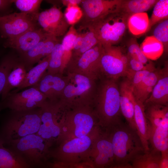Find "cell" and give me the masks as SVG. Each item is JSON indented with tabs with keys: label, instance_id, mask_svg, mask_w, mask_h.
<instances>
[{
	"label": "cell",
	"instance_id": "obj_18",
	"mask_svg": "<svg viewBox=\"0 0 168 168\" xmlns=\"http://www.w3.org/2000/svg\"><path fill=\"white\" fill-rule=\"evenodd\" d=\"M67 76L51 74L46 72L39 82L34 86L51 101H58L68 82Z\"/></svg>",
	"mask_w": 168,
	"mask_h": 168
},
{
	"label": "cell",
	"instance_id": "obj_19",
	"mask_svg": "<svg viewBox=\"0 0 168 168\" xmlns=\"http://www.w3.org/2000/svg\"><path fill=\"white\" fill-rule=\"evenodd\" d=\"M119 89L122 115L126 119L127 124L136 131L134 119V97L129 80L127 78L122 82Z\"/></svg>",
	"mask_w": 168,
	"mask_h": 168
},
{
	"label": "cell",
	"instance_id": "obj_8",
	"mask_svg": "<svg viewBox=\"0 0 168 168\" xmlns=\"http://www.w3.org/2000/svg\"><path fill=\"white\" fill-rule=\"evenodd\" d=\"M68 110L66 111L63 124V140L67 138L86 136L100 126L91 106Z\"/></svg>",
	"mask_w": 168,
	"mask_h": 168
},
{
	"label": "cell",
	"instance_id": "obj_39",
	"mask_svg": "<svg viewBox=\"0 0 168 168\" xmlns=\"http://www.w3.org/2000/svg\"><path fill=\"white\" fill-rule=\"evenodd\" d=\"M153 36L163 44L164 51L167 52L168 46V19L159 22L155 28Z\"/></svg>",
	"mask_w": 168,
	"mask_h": 168
},
{
	"label": "cell",
	"instance_id": "obj_41",
	"mask_svg": "<svg viewBox=\"0 0 168 168\" xmlns=\"http://www.w3.org/2000/svg\"><path fill=\"white\" fill-rule=\"evenodd\" d=\"M128 58L127 70L128 79H130L136 72L154 68L152 66H147L127 54Z\"/></svg>",
	"mask_w": 168,
	"mask_h": 168
},
{
	"label": "cell",
	"instance_id": "obj_22",
	"mask_svg": "<svg viewBox=\"0 0 168 168\" xmlns=\"http://www.w3.org/2000/svg\"><path fill=\"white\" fill-rule=\"evenodd\" d=\"M149 128L161 127L168 129V106L144 105Z\"/></svg>",
	"mask_w": 168,
	"mask_h": 168
},
{
	"label": "cell",
	"instance_id": "obj_15",
	"mask_svg": "<svg viewBox=\"0 0 168 168\" xmlns=\"http://www.w3.org/2000/svg\"><path fill=\"white\" fill-rule=\"evenodd\" d=\"M35 17L38 25L44 32L57 37L66 34L70 26L60 9L55 5L39 12Z\"/></svg>",
	"mask_w": 168,
	"mask_h": 168
},
{
	"label": "cell",
	"instance_id": "obj_26",
	"mask_svg": "<svg viewBox=\"0 0 168 168\" xmlns=\"http://www.w3.org/2000/svg\"><path fill=\"white\" fill-rule=\"evenodd\" d=\"M161 152L150 147L130 163L133 168H159Z\"/></svg>",
	"mask_w": 168,
	"mask_h": 168
},
{
	"label": "cell",
	"instance_id": "obj_47",
	"mask_svg": "<svg viewBox=\"0 0 168 168\" xmlns=\"http://www.w3.org/2000/svg\"><path fill=\"white\" fill-rule=\"evenodd\" d=\"M103 168H133V167L130 163H128L123 165H114Z\"/></svg>",
	"mask_w": 168,
	"mask_h": 168
},
{
	"label": "cell",
	"instance_id": "obj_28",
	"mask_svg": "<svg viewBox=\"0 0 168 168\" xmlns=\"http://www.w3.org/2000/svg\"><path fill=\"white\" fill-rule=\"evenodd\" d=\"M157 0H123L119 11L128 16L144 12L154 6Z\"/></svg>",
	"mask_w": 168,
	"mask_h": 168
},
{
	"label": "cell",
	"instance_id": "obj_45",
	"mask_svg": "<svg viewBox=\"0 0 168 168\" xmlns=\"http://www.w3.org/2000/svg\"><path fill=\"white\" fill-rule=\"evenodd\" d=\"M159 168H168V150L161 152Z\"/></svg>",
	"mask_w": 168,
	"mask_h": 168
},
{
	"label": "cell",
	"instance_id": "obj_25",
	"mask_svg": "<svg viewBox=\"0 0 168 168\" xmlns=\"http://www.w3.org/2000/svg\"><path fill=\"white\" fill-rule=\"evenodd\" d=\"M27 72L24 63L19 59L8 76L5 86L1 94V100L4 99L12 89L16 88L22 84Z\"/></svg>",
	"mask_w": 168,
	"mask_h": 168
},
{
	"label": "cell",
	"instance_id": "obj_46",
	"mask_svg": "<svg viewBox=\"0 0 168 168\" xmlns=\"http://www.w3.org/2000/svg\"><path fill=\"white\" fill-rule=\"evenodd\" d=\"M83 0H61V4L66 7L71 6L78 5L81 4Z\"/></svg>",
	"mask_w": 168,
	"mask_h": 168
},
{
	"label": "cell",
	"instance_id": "obj_11",
	"mask_svg": "<svg viewBox=\"0 0 168 168\" xmlns=\"http://www.w3.org/2000/svg\"><path fill=\"white\" fill-rule=\"evenodd\" d=\"M47 99L45 96L35 86L19 92L11 91L0 101V111L6 108L21 111L40 108Z\"/></svg>",
	"mask_w": 168,
	"mask_h": 168
},
{
	"label": "cell",
	"instance_id": "obj_27",
	"mask_svg": "<svg viewBox=\"0 0 168 168\" xmlns=\"http://www.w3.org/2000/svg\"><path fill=\"white\" fill-rule=\"evenodd\" d=\"M160 70L155 68L145 77L136 94L133 95L136 99L144 104L151 94L159 78Z\"/></svg>",
	"mask_w": 168,
	"mask_h": 168
},
{
	"label": "cell",
	"instance_id": "obj_44",
	"mask_svg": "<svg viewBox=\"0 0 168 168\" xmlns=\"http://www.w3.org/2000/svg\"><path fill=\"white\" fill-rule=\"evenodd\" d=\"M77 36L73 45L72 53L77 51L81 47L85 33L78 32Z\"/></svg>",
	"mask_w": 168,
	"mask_h": 168
},
{
	"label": "cell",
	"instance_id": "obj_24",
	"mask_svg": "<svg viewBox=\"0 0 168 168\" xmlns=\"http://www.w3.org/2000/svg\"><path fill=\"white\" fill-rule=\"evenodd\" d=\"M50 54L43 58L35 66L29 70L27 72L22 84L11 91L18 92L23 88L28 86H32L37 84L47 71L50 59Z\"/></svg>",
	"mask_w": 168,
	"mask_h": 168
},
{
	"label": "cell",
	"instance_id": "obj_34",
	"mask_svg": "<svg viewBox=\"0 0 168 168\" xmlns=\"http://www.w3.org/2000/svg\"><path fill=\"white\" fill-rule=\"evenodd\" d=\"M63 50L59 42L55 46L50 54V59L47 72L51 74H63L62 71Z\"/></svg>",
	"mask_w": 168,
	"mask_h": 168
},
{
	"label": "cell",
	"instance_id": "obj_4",
	"mask_svg": "<svg viewBox=\"0 0 168 168\" xmlns=\"http://www.w3.org/2000/svg\"><path fill=\"white\" fill-rule=\"evenodd\" d=\"M68 81L59 100L68 109L91 106L97 87L96 81L84 75L67 72Z\"/></svg>",
	"mask_w": 168,
	"mask_h": 168
},
{
	"label": "cell",
	"instance_id": "obj_48",
	"mask_svg": "<svg viewBox=\"0 0 168 168\" xmlns=\"http://www.w3.org/2000/svg\"><path fill=\"white\" fill-rule=\"evenodd\" d=\"M3 53L2 50H0V58L2 56Z\"/></svg>",
	"mask_w": 168,
	"mask_h": 168
},
{
	"label": "cell",
	"instance_id": "obj_7",
	"mask_svg": "<svg viewBox=\"0 0 168 168\" xmlns=\"http://www.w3.org/2000/svg\"><path fill=\"white\" fill-rule=\"evenodd\" d=\"M129 16L120 12L112 13L93 22L86 29L93 30L103 47L114 45L124 35Z\"/></svg>",
	"mask_w": 168,
	"mask_h": 168
},
{
	"label": "cell",
	"instance_id": "obj_30",
	"mask_svg": "<svg viewBox=\"0 0 168 168\" xmlns=\"http://www.w3.org/2000/svg\"><path fill=\"white\" fill-rule=\"evenodd\" d=\"M142 51L148 59L155 60L162 55L164 48L162 43L153 35L145 39L140 46Z\"/></svg>",
	"mask_w": 168,
	"mask_h": 168
},
{
	"label": "cell",
	"instance_id": "obj_35",
	"mask_svg": "<svg viewBox=\"0 0 168 168\" xmlns=\"http://www.w3.org/2000/svg\"><path fill=\"white\" fill-rule=\"evenodd\" d=\"M152 16L149 19V30L154 25L168 17V0H158L155 4Z\"/></svg>",
	"mask_w": 168,
	"mask_h": 168
},
{
	"label": "cell",
	"instance_id": "obj_31",
	"mask_svg": "<svg viewBox=\"0 0 168 168\" xmlns=\"http://www.w3.org/2000/svg\"><path fill=\"white\" fill-rule=\"evenodd\" d=\"M150 147L160 152L168 150V129L157 128L150 130Z\"/></svg>",
	"mask_w": 168,
	"mask_h": 168
},
{
	"label": "cell",
	"instance_id": "obj_5",
	"mask_svg": "<svg viewBox=\"0 0 168 168\" xmlns=\"http://www.w3.org/2000/svg\"><path fill=\"white\" fill-rule=\"evenodd\" d=\"M41 121L37 134L51 147L62 140L66 109L59 101L47 99L40 107Z\"/></svg>",
	"mask_w": 168,
	"mask_h": 168
},
{
	"label": "cell",
	"instance_id": "obj_40",
	"mask_svg": "<svg viewBox=\"0 0 168 168\" xmlns=\"http://www.w3.org/2000/svg\"><path fill=\"white\" fill-rule=\"evenodd\" d=\"M63 14L67 21L71 26L78 23L83 14L81 8L78 5H75L67 7Z\"/></svg>",
	"mask_w": 168,
	"mask_h": 168
},
{
	"label": "cell",
	"instance_id": "obj_14",
	"mask_svg": "<svg viewBox=\"0 0 168 168\" xmlns=\"http://www.w3.org/2000/svg\"><path fill=\"white\" fill-rule=\"evenodd\" d=\"M38 26L34 16L30 14L15 12L0 16V35L6 40L16 37Z\"/></svg>",
	"mask_w": 168,
	"mask_h": 168
},
{
	"label": "cell",
	"instance_id": "obj_16",
	"mask_svg": "<svg viewBox=\"0 0 168 168\" xmlns=\"http://www.w3.org/2000/svg\"><path fill=\"white\" fill-rule=\"evenodd\" d=\"M88 159L95 168H103L114 165L112 143L105 130L104 132L101 131L96 139Z\"/></svg>",
	"mask_w": 168,
	"mask_h": 168
},
{
	"label": "cell",
	"instance_id": "obj_36",
	"mask_svg": "<svg viewBox=\"0 0 168 168\" xmlns=\"http://www.w3.org/2000/svg\"><path fill=\"white\" fill-rule=\"evenodd\" d=\"M87 29V31L85 33L80 48L77 51L72 54L70 59H74L79 57L100 43L93 30L90 28Z\"/></svg>",
	"mask_w": 168,
	"mask_h": 168
},
{
	"label": "cell",
	"instance_id": "obj_10",
	"mask_svg": "<svg viewBox=\"0 0 168 168\" xmlns=\"http://www.w3.org/2000/svg\"><path fill=\"white\" fill-rule=\"evenodd\" d=\"M103 51V47L100 43L79 57L70 59L64 70L82 74L96 81L100 79V60Z\"/></svg>",
	"mask_w": 168,
	"mask_h": 168
},
{
	"label": "cell",
	"instance_id": "obj_23",
	"mask_svg": "<svg viewBox=\"0 0 168 168\" xmlns=\"http://www.w3.org/2000/svg\"><path fill=\"white\" fill-rule=\"evenodd\" d=\"M0 168H30L15 151L6 146L0 138Z\"/></svg>",
	"mask_w": 168,
	"mask_h": 168
},
{
	"label": "cell",
	"instance_id": "obj_13",
	"mask_svg": "<svg viewBox=\"0 0 168 168\" xmlns=\"http://www.w3.org/2000/svg\"><path fill=\"white\" fill-rule=\"evenodd\" d=\"M128 61L127 54L121 48L114 45L103 47L100 60L101 76L116 80L127 77Z\"/></svg>",
	"mask_w": 168,
	"mask_h": 168
},
{
	"label": "cell",
	"instance_id": "obj_21",
	"mask_svg": "<svg viewBox=\"0 0 168 168\" xmlns=\"http://www.w3.org/2000/svg\"><path fill=\"white\" fill-rule=\"evenodd\" d=\"M134 119L137 133L146 151L150 149L149 143V126L145 112L143 103L134 98Z\"/></svg>",
	"mask_w": 168,
	"mask_h": 168
},
{
	"label": "cell",
	"instance_id": "obj_42",
	"mask_svg": "<svg viewBox=\"0 0 168 168\" xmlns=\"http://www.w3.org/2000/svg\"><path fill=\"white\" fill-rule=\"evenodd\" d=\"M50 168H95L89 161L78 162L65 163L55 161L49 164Z\"/></svg>",
	"mask_w": 168,
	"mask_h": 168
},
{
	"label": "cell",
	"instance_id": "obj_43",
	"mask_svg": "<svg viewBox=\"0 0 168 168\" xmlns=\"http://www.w3.org/2000/svg\"><path fill=\"white\" fill-rule=\"evenodd\" d=\"M14 0H0V16L8 14Z\"/></svg>",
	"mask_w": 168,
	"mask_h": 168
},
{
	"label": "cell",
	"instance_id": "obj_1",
	"mask_svg": "<svg viewBox=\"0 0 168 168\" xmlns=\"http://www.w3.org/2000/svg\"><path fill=\"white\" fill-rule=\"evenodd\" d=\"M102 79L97 85L91 106L98 120L99 125L105 129L122 121V115L117 80Z\"/></svg>",
	"mask_w": 168,
	"mask_h": 168
},
{
	"label": "cell",
	"instance_id": "obj_2",
	"mask_svg": "<svg viewBox=\"0 0 168 168\" xmlns=\"http://www.w3.org/2000/svg\"><path fill=\"white\" fill-rule=\"evenodd\" d=\"M105 129L112 143L114 165L130 163L145 152L137 131L127 123L122 121Z\"/></svg>",
	"mask_w": 168,
	"mask_h": 168
},
{
	"label": "cell",
	"instance_id": "obj_9",
	"mask_svg": "<svg viewBox=\"0 0 168 168\" xmlns=\"http://www.w3.org/2000/svg\"><path fill=\"white\" fill-rule=\"evenodd\" d=\"M4 144L15 151L30 166L31 164H40L49 155L50 146L37 134L28 135Z\"/></svg>",
	"mask_w": 168,
	"mask_h": 168
},
{
	"label": "cell",
	"instance_id": "obj_49",
	"mask_svg": "<svg viewBox=\"0 0 168 168\" xmlns=\"http://www.w3.org/2000/svg\"><path fill=\"white\" fill-rule=\"evenodd\" d=\"M49 168H50L49 167Z\"/></svg>",
	"mask_w": 168,
	"mask_h": 168
},
{
	"label": "cell",
	"instance_id": "obj_32",
	"mask_svg": "<svg viewBox=\"0 0 168 168\" xmlns=\"http://www.w3.org/2000/svg\"><path fill=\"white\" fill-rule=\"evenodd\" d=\"M19 55L10 52L3 56L0 59V95L5 86L8 76L13 66L19 60Z\"/></svg>",
	"mask_w": 168,
	"mask_h": 168
},
{
	"label": "cell",
	"instance_id": "obj_6",
	"mask_svg": "<svg viewBox=\"0 0 168 168\" xmlns=\"http://www.w3.org/2000/svg\"><path fill=\"white\" fill-rule=\"evenodd\" d=\"M101 131L100 126H97L86 136L63 139L59 147L49 155L56 161L74 163L88 160L94 142Z\"/></svg>",
	"mask_w": 168,
	"mask_h": 168
},
{
	"label": "cell",
	"instance_id": "obj_29",
	"mask_svg": "<svg viewBox=\"0 0 168 168\" xmlns=\"http://www.w3.org/2000/svg\"><path fill=\"white\" fill-rule=\"evenodd\" d=\"M149 19L145 12L129 16L127 21V28L135 35L144 34L149 31Z\"/></svg>",
	"mask_w": 168,
	"mask_h": 168
},
{
	"label": "cell",
	"instance_id": "obj_12",
	"mask_svg": "<svg viewBox=\"0 0 168 168\" xmlns=\"http://www.w3.org/2000/svg\"><path fill=\"white\" fill-rule=\"evenodd\" d=\"M123 0H83L82 16L78 22V32L86 29L93 22L106 15L119 11Z\"/></svg>",
	"mask_w": 168,
	"mask_h": 168
},
{
	"label": "cell",
	"instance_id": "obj_20",
	"mask_svg": "<svg viewBox=\"0 0 168 168\" xmlns=\"http://www.w3.org/2000/svg\"><path fill=\"white\" fill-rule=\"evenodd\" d=\"M144 105L157 104L168 106V66L166 63L161 69L158 80Z\"/></svg>",
	"mask_w": 168,
	"mask_h": 168
},
{
	"label": "cell",
	"instance_id": "obj_3",
	"mask_svg": "<svg viewBox=\"0 0 168 168\" xmlns=\"http://www.w3.org/2000/svg\"><path fill=\"white\" fill-rule=\"evenodd\" d=\"M40 108L21 111L12 110L3 122L0 138L4 143L37 134L40 125Z\"/></svg>",
	"mask_w": 168,
	"mask_h": 168
},
{
	"label": "cell",
	"instance_id": "obj_37",
	"mask_svg": "<svg viewBox=\"0 0 168 168\" xmlns=\"http://www.w3.org/2000/svg\"><path fill=\"white\" fill-rule=\"evenodd\" d=\"M42 0H14V3L21 12L35 16L39 12Z\"/></svg>",
	"mask_w": 168,
	"mask_h": 168
},
{
	"label": "cell",
	"instance_id": "obj_33",
	"mask_svg": "<svg viewBox=\"0 0 168 168\" xmlns=\"http://www.w3.org/2000/svg\"><path fill=\"white\" fill-rule=\"evenodd\" d=\"M78 33L74 26H70L61 43L63 50L62 64V71L63 73L71 58L73 44Z\"/></svg>",
	"mask_w": 168,
	"mask_h": 168
},
{
	"label": "cell",
	"instance_id": "obj_38",
	"mask_svg": "<svg viewBox=\"0 0 168 168\" xmlns=\"http://www.w3.org/2000/svg\"><path fill=\"white\" fill-rule=\"evenodd\" d=\"M127 54L143 63L146 66H150L152 65L143 54L140 46L135 38H131L127 44Z\"/></svg>",
	"mask_w": 168,
	"mask_h": 168
},
{
	"label": "cell",
	"instance_id": "obj_17",
	"mask_svg": "<svg viewBox=\"0 0 168 168\" xmlns=\"http://www.w3.org/2000/svg\"><path fill=\"white\" fill-rule=\"evenodd\" d=\"M49 34L38 26L16 37L6 40L4 46L15 49L19 56L27 52Z\"/></svg>",
	"mask_w": 168,
	"mask_h": 168
}]
</instances>
